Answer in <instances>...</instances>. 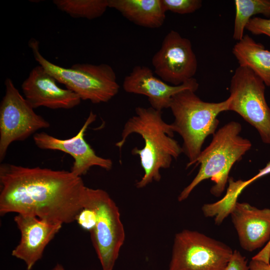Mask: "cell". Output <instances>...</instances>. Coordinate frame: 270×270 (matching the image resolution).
I'll list each match as a JSON object with an SVG mask.
<instances>
[{
  "label": "cell",
  "instance_id": "obj_1",
  "mask_svg": "<svg viewBox=\"0 0 270 270\" xmlns=\"http://www.w3.org/2000/svg\"><path fill=\"white\" fill-rule=\"evenodd\" d=\"M0 214L15 212L70 224L84 208L86 186L70 171L0 166Z\"/></svg>",
  "mask_w": 270,
  "mask_h": 270
},
{
  "label": "cell",
  "instance_id": "obj_2",
  "mask_svg": "<svg viewBox=\"0 0 270 270\" xmlns=\"http://www.w3.org/2000/svg\"><path fill=\"white\" fill-rule=\"evenodd\" d=\"M136 114L126 122L120 141L116 146L120 150L128 137L133 133L140 135L144 140V147L134 148L132 153L138 155L144 171L136 186L143 188L153 181L161 178L160 170L170 167L173 158L176 159L182 152V147L174 139V131L171 124L162 118V111L151 106H138Z\"/></svg>",
  "mask_w": 270,
  "mask_h": 270
},
{
  "label": "cell",
  "instance_id": "obj_3",
  "mask_svg": "<svg viewBox=\"0 0 270 270\" xmlns=\"http://www.w3.org/2000/svg\"><path fill=\"white\" fill-rule=\"evenodd\" d=\"M194 90L187 89L175 94L170 104L174 132L182 138V152L188 158L187 168L196 163L206 138L214 134L219 124L218 116L228 110L230 99L218 102L202 101Z\"/></svg>",
  "mask_w": 270,
  "mask_h": 270
},
{
  "label": "cell",
  "instance_id": "obj_4",
  "mask_svg": "<svg viewBox=\"0 0 270 270\" xmlns=\"http://www.w3.org/2000/svg\"><path fill=\"white\" fill-rule=\"evenodd\" d=\"M241 130V124L232 121L216 132L210 144L200 154L196 162L200 164V170L192 180L180 194L179 202L186 199L200 183L208 178L214 184L210 190V193L217 197L222 194L232 166L252 147L248 139L239 135Z\"/></svg>",
  "mask_w": 270,
  "mask_h": 270
},
{
  "label": "cell",
  "instance_id": "obj_5",
  "mask_svg": "<svg viewBox=\"0 0 270 270\" xmlns=\"http://www.w3.org/2000/svg\"><path fill=\"white\" fill-rule=\"evenodd\" d=\"M28 45L39 65L82 100L94 104L106 102L118 93L120 86L116 73L110 65L76 64L70 68H65L44 58L40 52L39 42L35 39H30Z\"/></svg>",
  "mask_w": 270,
  "mask_h": 270
},
{
  "label": "cell",
  "instance_id": "obj_6",
  "mask_svg": "<svg viewBox=\"0 0 270 270\" xmlns=\"http://www.w3.org/2000/svg\"><path fill=\"white\" fill-rule=\"evenodd\" d=\"M85 206L96 214V224L90 233L102 270H113L125 240L119 208L106 191L87 186Z\"/></svg>",
  "mask_w": 270,
  "mask_h": 270
},
{
  "label": "cell",
  "instance_id": "obj_7",
  "mask_svg": "<svg viewBox=\"0 0 270 270\" xmlns=\"http://www.w3.org/2000/svg\"><path fill=\"white\" fill-rule=\"evenodd\" d=\"M233 252L202 233L184 230L174 236L168 270H224Z\"/></svg>",
  "mask_w": 270,
  "mask_h": 270
},
{
  "label": "cell",
  "instance_id": "obj_8",
  "mask_svg": "<svg viewBox=\"0 0 270 270\" xmlns=\"http://www.w3.org/2000/svg\"><path fill=\"white\" fill-rule=\"evenodd\" d=\"M266 85L251 70L238 66L232 77L228 110L254 126L262 142L270 144V108L264 95Z\"/></svg>",
  "mask_w": 270,
  "mask_h": 270
},
{
  "label": "cell",
  "instance_id": "obj_9",
  "mask_svg": "<svg viewBox=\"0 0 270 270\" xmlns=\"http://www.w3.org/2000/svg\"><path fill=\"white\" fill-rule=\"evenodd\" d=\"M5 94L0 105V160L2 161L12 143L24 140L50 124L34 108L7 78Z\"/></svg>",
  "mask_w": 270,
  "mask_h": 270
},
{
  "label": "cell",
  "instance_id": "obj_10",
  "mask_svg": "<svg viewBox=\"0 0 270 270\" xmlns=\"http://www.w3.org/2000/svg\"><path fill=\"white\" fill-rule=\"evenodd\" d=\"M152 64L163 81L174 86L194 78L198 68L190 41L174 30L164 38L160 49L152 56Z\"/></svg>",
  "mask_w": 270,
  "mask_h": 270
},
{
  "label": "cell",
  "instance_id": "obj_11",
  "mask_svg": "<svg viewBox=\"0 0 270 270\" xmlns=\"http://www.w3.org/2000/svg\"><path fill=\"white\" fill-rule=\"evenodd\" d=\"M96 117V115L90 111L79 132L70 138L60 139L40 132L34 134V142L40 149L60 150L70 155L74 161L70 171L76 176L82 177L94 166L109 170L112 166V160L98 156L84 137L87 128Z\"/></svg>",
  "mask_w": 270,
  "mask_h": 270
},
{
  "label": "cell",
  "instance_id": "obj_12",
  "mask_svg": "<svg viewBox=\"0 0 270 270\" xmlns=\"http://www.w3.org/2000/svg\"><path fill=\"white\" fill-rule=\"evenodd\" d=\"M14 221L20 231V240L12 255L24 261L26 270H31L42 258L45 248L62 224L22 214H17Z\"/></svg>",
  "mask_w": 270,
  "mask_h": 270
},
{
  "label": "cell",
  "instance_id": "obj_13",
  "mask_svg": "<svg viewBox=\"0 0 270 270\" xmlns=\"http://www.w3.org/2000/svg\"><path fill=\"white\" fill-rule=\"evenodd\" d=\"M55 78L40 65L35 66L21 88L24 98L34 109H70L78 106L80 97L68 89L60 88Z\"/></svg>",
  "mask_w": 270,
  "mask_h": 270
},
{
  "label": "cell",
  "instance_id": "obj_14",
  "mask_svg": "<svg viewBox=\"0 0 270 270\" xmlns=\"http://www.w3.org/2000/svg\"><path fill=\"white\" fill-rule=\"evenodd\" d=\"M198 84L194 78L179 86H170L156 77L146 66H135L124 80L125 92L146 96L151 107L158 110L170 108L172 97L182 90L190 89L194 92Z\"/></svg>",
  "mask_w": 270,
  "mask_h": 270
},
{
  "label": "cell",
  "instance_id": "obj_15",
  "mask_svg": "<svg viewBox=\"0 0 270 270\" xmlns=\"http://www.w3.org/2000/svg\"><path fill=\"white\" fill-rule=\"evenodd\" d=\"M230 214L244 250L252 252L270 240V209L237 202Z\"/></svg>",
  "mask_w": 270,
  "mask_h": 270
},
{
  "label": "cell",
  "instance_id": "obj_16",
  "mask_svg": "<svg viewBox=\"0 0 270 270\" xmlns=\"http://www.w3.org/2000/svg\"><path fill=\"white\" fill-rule=\"evenodd\" d=\"M108 8L116 9L136 25L148 28L162 26L166 18L162 0H108Z\"/></svg>",
  "mask_w": 270,
  "mask_h": 270
},
{
  "label": "cell",
  "instance_id": "obj_17",
  "mask_svg": "<svg viewBox=\"0 0 270 270\" xmlns=\"http://www.w3.org/2000/svg\"><path fill=\"white\" fill-rule=\"evenodd\" d=\"M232 54L239 66L251 70L270 87V51L260 43L245 34L234 46Z\"/></svg>",
  "mask_w": 270,
  "mask_h": 270
},
{
  "label": "cell",
  "instance_id": "obj_18",
  "mask_svg": "<svg viewBox=\"0 0 270 270\" xmlns=\"http://www.w3.org/2000/svg\"><path fill=\"white\" fill-rule=\"evenodd\" d=\"M236 16L233 38L239 41L244 36L246 24L254 15L270 18V0H235Z\"/></svg>",
  "mask_w": 270,
  "mask_h": 270
},
{
  "label": "cell",
  "instance_id": "obj_19",
  "mask_svg": "<svg viewBox=\"0 0 270 270\" xmlns=\"http://www.w3.org/2000/svg\"><path fill=\"white\" fill-rule=\"evenodd\" d=\"M53 2L72 18L88 20L101 16L108 8V0H54Z\"/></svg>",
  "mask_w": 270,
  "mask_h": 270
},
{
  "label": "cell",
  "instance_id": "obj_20",
  "mask_svg": "<svg viewBox=\"0 0 270 270\" xmlns=\"http://www.w3.org/2000/svg\"><path fill=\"white\" fill-rule=\"evenodd\" d=\"M165 12L170 11L178 14H188L201 8V0H162Z\"/></svg>",
  "mask_w": 270,
  "mask_h": 270
},
{
  "label": "cell",
  "instance_id": "obj_21",
  "mask_svg": "<svg viewBox=\"0 0 270 270\" xmlns=\"http://www.w3.org/2000/svg\"><path fill=\"white\" fill-rule=\"evenodd\" d=\"M76 221L83 230L90 232L94 228L96 222L94 210L88 206H85L78 214Z\"/></svg>",
  "mask_w": 270,
  "mask_h": 270
},
{
  "label": "cell",
  "instance_id": "obj_22",
  "mask_svg": "<svg viewBox=\"0 0 270 270\" xmlns=\"http://www.w3.org/2000/svg\"><path fill=\"white\" fill-rule=\"evenodd\" d=\"M246 29L254 34H265L270 37V18L253 17L246 24Z\"/></svg>",
  "mask_w": 270,
  "mask_h": 270
},
{
  "label": "cell",
  "instance_id": "obj_23",
  "mask_svg": "<svg viewBox=\"0 0 270 270\" xmlns=\"http://www.w3.org/2000/svg\"><path fill=\"white\" fill-rule=\"evenodd\" d=\"M224 270H249L246 257L238 250H234Z\"/></svg>",
  "mask_w": 270,
  "mask_h": 270
},
{
  "label": "cell",
  "instance_id": "obj_24",
  "mask_svg": "<svg viewBox=\"0 0 270 270\" xmlns=\"http://www.w3.org/2000/svg\"><path fill=\"white\" fill-rule=\"evenodd\" d=\"M270 174V161L267 164L266 166L260 170L259 172L254 177L247 180H240V183L241 188L244 190L247 186L255 181L257 179Z\"/></svg>",
  "mask_w": 270,
  "mask_h": 270
},
{
  "label": "cell",
  "instance_id": "obj_25",
  "mask_svg": "<svg viewBox=\"0 0 270 270\" xmlns=\"http://www.w3.org/2000/svg\"><path fill=\"white\" fill-rule=\"evenodd\" d=\"M249 270H270V263L252 258L248 264Z\"/></svg>",
  "mask_w": 270,
  "mask_h": 270
},
{
  "label": "cell",
  "instance_id": "obj_26",
  "mask_svg": "<svg viewBox=\"0 0 270 270\" xmlns=\"http://www.w3.org/2000/svg\"><path fill=\"white\" fill-rule=\"evenodd\" d=\"M51 270H65L64 266L60 264H57Z\"/></svg>",
  "mask_w": 270,
  "mask_h": 270
},
{
  "label": "cell",
  "instance_id": "obj_27",
  "mask_svg": "<svg viewBox=\"0 0 270 270\" xmlns=\"http://www.w3.org/2000/svg\"></svg>",
  "mask_w": 270,
  "mask_h": 270
}]
</instances>
